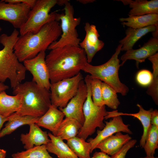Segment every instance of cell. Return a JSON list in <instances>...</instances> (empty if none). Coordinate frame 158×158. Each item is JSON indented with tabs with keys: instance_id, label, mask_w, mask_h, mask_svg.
Segmentation results:
<instances>
[{
	"instance_id": "obj_1",
	"label": "cell",
	"mask_w": 158,
	"mask_h": 158,
	"mask_svg": "<svg viewBox=\"0 0 158 158\" xmlns=\"http://www.w3.org/2000/svg\"><path fill=\"white\" fill-rule=\"evenodd\" d=\"M45 61L51 83L75 76L87 63L84 50L71 45L50 50L46 56Z\"/></svg>"
},
{
	"instance_id": "obj_2",
	"label": "cell",
	"mask_w": 158,
	"mask_h": 158,
	"mask_svg": "<svg viewBox=\"0 0 158 158\" xmlns=\"http://www.w3.org/2000/svg\"><path fill=\"white\" fill-rule=\"evenodd\" d=\"M58 21L48 23L35 33L28 32L18 36L15 44L14 52L21 62L32 59L40 52L45 51L61 34Z\"/></svg>"
},
{
	"instance_id": "obj_3",
	"label": "cell",
	"mask_w": 158,
	"mask_h": 158,
	"mask_svg": "<svg viewBox=\"0 0 158 158\" xmlns=\"http://www.w3.org/2000/svg\"><path fill=\"white\" fill-rule=\"evenodd\" d=\"M19 33L15 29L9 35L4 33L0 36V43L3 46L0 50V82L4 83L8 80L13 89L25 79L26 71L13 49Z\"/></svg>"
},
{
	"instance_id": "obj_4",
	"label": "cell",
	"mask_w": 158,
	"mask_h": 158,
	"mask_svg": "<svg viewBox=\"0 0 158 158\" xmlns=\"http://www.w3.org/2000/svg\"><path fill=\"white\" fill-rule=\"evenodd\" d=\"M13 94L22 97L21 107L16 112L20 116L41 117L51 104L49 90L40 87L32 80L19 84L13 89Z\"/></svg>"
},
{
	"instance_id": "obj_5",
	"label": "cell",
	"mask_w": 158,
	"mask_h": 158,
	"mask_svg": "<svg viewBox=\"0 0 158 158\" xmlns=\"http://www.w3.org/2000/svg\"><path fill=\"white\" fill-rule=\"evenodd\" d=\"M122 47V45L119 44L110 59L105 63L93 66L87 62L82 70L108 84L117 93L126 96L129 92V88L121 82L118 76L121 65L118 56Z\"/></svg>"
},
{
	"instance_id": "obj_6",
	"label": "cell",
	"mask_w": 158,
	"mask_h": 158,
	"mask_svg": "<svg viewBox=\"0 0 158 158\" xmlns=\"http://www.w3.org/2000/svg\"><path fill=\"white\" fill-rule=\"evenodd\" d=\"M87 94L83 108L84 122L77 136L85 140L92 135L98 128L102 130L104 127V123L105 117L107 115L105 105L98 106L93 102L91 95L90 83L88 76L85 77Z\"/></svg>"
},
{
	"instance_id": "obj_7",
	"label": "cell",
	"mask_w": 158,
	"mask_h": 158,
	"mask_svg": "<svg viewBox=\"0 0 158 158\" xmlns=\"http://www.w3.org/2000/svg\"><path fill=\"white\" fill-rule=\"evenodd\" d=\"M57 2L58 0H37L29 12L26 21L19 29L20 35L28 32L35 33L46 24L59 20L61 14L56 12L49 13Z\"/></svg>"
},
{
	"instance_id": "obj_8",
	"label": "cell",
	"mask_w": 158,
	"mask_h": 158,
	"mask_svg": "<svg viewBox=\"0 0 158 158\" xmlns=\"http://www.w3.org/2000/svg\"><path fill=\"white\" fill-rule=\"evenodd\" d=\"M68 1L64 5V13L61 14L59 18L62 32L61 37L49 46V50L67 45L79 47L80 40L76 27L80 24L81 18L74 17L73 6Z\"/></svg>"
},
{
	"instance_id": "obj_9",
	"label": "cell",
	"mask_w": 158,
	"mask_h": 158,
	"mask_svg": "<svg viewBox=\"0 0 158 158\" xmlns=\"http://www.w3.org/2000/svg\"><path fill=\"white\" fill-rule=\"evenodd\" d=\"M83 80V75L80 72L71 78L51 83V104L59 108L65 107L76 94L80 83Z\"/></svg>"
},
{
	"instance_id": "obj_10",
	"label": "cell",
	"mask_w": 158,
	"mask_h": 158,
	"mask_svg": "<svg viewBox=\"0 0 158 158\" xmlns=\"http://www.w3.org/2000/svg\"><path fill=\"white\" fill-rule=\"evenodd\" d=\"M46 56L45 51H41L34 58L24 61L23 64L26 71L32 75V81L40 87L49 90L51 82Z\"/></svg>"
},
{
	"instance_id": "obj_11",
	"label": "cell",
	"mask_w": 158,
	"mask_h": 158,
	"mask_svg": "<svg viewBox=\"0 0 158 158\" xmlns=\"http://www.w3.org/2000/svg\"><path fill=\"white\" fill-rule=\"evenodd\" d=\"M31 10L24 3L11 4L0 1V20L8 22L16 28L20 29L26 21Z\"/></svg>"
},
{
	"instance_id": "obj_12",
	"label": "cell",
	"mask_w": 158,
	"mask_h": 158,
	"mask_svg": "<svg viewBox=\"0 0 158 158\" xmlns=\"http://www.w3.org/2000/svg\"><path fill=\"white\" fill-rule=\"evenodd\" d=\"M87 94V88L84 80L80 83L76 94L68 102L66 107L59 108L66 117H70L78 121L82 125L84 118L83 108Z\"/></svg>"
},
{
	"instance_id": "obj_13",
	"label": "cell",
	"mask_w": 158,
	"mask_h": 158,
	"mask_svg": "<svg viewBox=\"0 0 158 158\" xmlns=\"http://www.w3.org/2000/svg\"><path fill=\"white\" fill-rule=\"evenodd\" d=\"M84 28L85 36L83 40L80 42L79 47L84 51L87 62L90 63L96 54L103 47L104 43L99 39L100 35L95 25L86 22Z\"/></svg>"
},
{
	"instance_id": "obj_14",
	"label": "cell",
	"mask_w": 158,
	"mask_h": 158,
	"mask_svg": "<svg viewBox=\"0 0 158 158\" xmlns=\"http://www.w3.org/2000/svg\"><path fill=\"white\" fill-rule=\"evenodd\" d=\"M112 118V119L109 121H105V126L102 130H97V135L95 138L89 140L91 146V153L100 142L114 133L123 132L128 134H132L129 128V125L124 123L121 116H116Z\"/></svg>"
},
{
	"instance_id": "obj_15",
	"label": "cell",
	"mask_w": 158,
	"mask_h": 158,
	"mask_svg": "<svg viewBox=\"0 0 158 158\" xmlns=\"http://www.w3.org/2000/svg\"><path fill=\"white\" fill-rule=\"evenodd\" d=\"M158 51V37L151 38L140 48L133 49L126 51L121 58L123 66L128 60H134L136 61L138 66L139 63L144 62L145 59L157 53Z\"/></svg>"
},
{
	"instance_id": "obj_16",
	"label": "cell",
	"mask_w": 158,
	"mask_h": 158,
	"mask_svg": "<svg viewBox=\"0 0 158 158\" xmlns=\"http://www.w3.org/2000/svg\"><path fill=\"white\" fill-rule=\"evenodd\" d=\"M29 125V132L22 133L20 136V140L24 145L25 149L26 150L35 146L46 145L50 141L47 131H43L35 123Z\"/></svg>"
},
{
	"instance_id": "obj_17",
	"label": "cell",
	"mask_w": 158,
	"mask_h": 158,
	"mask_svg": "<svg viewBox=\"0 0 158 158\" xmlns=\"http://www.w3.org/2000/svg\"><path fill=\"white\" fill-rule=\"evenodd\" d=\"M137 106L139 108L138 112L135 113H127L118 112L115 110L111 111H107V115L105 117L106 119L116 116H130L138 119L141 122L143 127V133L140 140V146L143 148L145 143L148 130L151 125L150 118L152 109L149 110L145 109L142 106L138 104Z\"/></svg>"
},
{
	"instance_id": "obj_18",
	"label": "cell",
	"mask_w": 158,
	"mask_h": 158,
	"mask_svg": "<svg viewBox=\"0 0 158 158\" xmlns=\"http://www.w3.org/2000/svg\"><path fill=\"white\" fill-rule=\"evenodd\" d=\"M129 134L119 132L103 140L97 145L96 148L108 155H113L131 139Z\"/></svg>"
},
{
	"instance_id": "obj_19",
	"label": "cell",
	"mask_w": 158,
	"mask_h": 158,
	"mask_svg": "<svg viewBox=\"0 0 158 158\" xmlns=\"http://www.w3.org/2000/svg\"><path fill=\"white\" fill-rule=\"evenodd\" d=\"M64 116L62 111L51 104L47 111L39 118L35 124L39 127L49 130L54 135Z\"/></svg>"
},
{
	"instance_id": "obj_20",
	"label": "cell",
	"mask_w": 158,
	"mask_h": 158,
	"mask_svg": "<svg viewBox=\"0 0 158 158\" xmlns=\"http://www.w3.org/2000/svg\"><path fill=\"white\" fill-rule=\"evenodd\" d=\"M124 5H129L131 9L128 13V16H139L147 14H158V0H117Z\"/></svg>"
},
{
	"instance_id": "obj_21",
	"label": "cell",
	"mask_w": 158,
	"mask_h": 158,
	"mask_svg": "<svg viewBox=\"0 0 158 158\" xmlns=\"http://www.w3.org/2000/svg\"><path fill=\"white\" fill-rule=\"evenodd\" d=\"M158 30V25H151L141 28L128 27L126 30V36L119 41L122 45L121 51H127L133 49L136 42L143 36L149 32Z\"/></svg>"
},
{
	"instance_id": "obj_22",
	"label": "cell",
	"mask_w": 158,
	"mask_h": 158,
	"mask_svg": "<svg viewBox=\"0 0 158 158\" xmlns=\"http://www.w3.org/2000/svg\"><path fill=\"white\" fill-rule=\"evenodd\" d=\"M22 97L17 94L11 96L7 95L5 91L0 92V114L8 118L17 112L22 104Z\"/></svg>"
},
{
	"instance_id": "obj_23",
	"label": "cell",
	"mask_w": 158,
	"mask_h": 158,
	"mask_svg": "<svg viewBox=\"0 0 158 158\" xmlns=\"http://www.w3.org/2000/svg\"><path fill=\"white\" fill-rule=\"evenodd\" d=\"M48 134L50 140L45 145L49 152L55 154L58 158H78L63 140L50 133Z\"/></svg>"
},
{
	"instance_id": "obj_24",
	"label": "cell",
	"mask_w": 158,
	"mask_h": 158,
	"mask_svg": "<svg viewBox=\"0 0 158 158\" xmlns=\"http://www.w3.org/2000/svg\"><path fill=\"white\" fill-rule=\"evenodd\" d=\"M40 117L29 115L21 116L16 113L13 114L7 118V123L0 132V138L11 133L23 125L35 123Z\"/></svg>"
},
{
	"instance_id": "obj_25",
	"label": "cell",
	"mask_w": 158,
	"mask_h": 158,
	"mask_svg": "<svg viewBox=\"0 0 158 158\" xmlns=\"http://www.w3.org/2000/svg\"><path fill=\"white\" fill-rule=\"evenodd\" d=\"M119 20L123 25L134 29L141 28L151 25H158V14L129 16L127 18H120Z\"/></svg>"
},
{
	"instance_id": "obj_26",
	"label": "cell",
	"mask_w": 158,
	"mask_h": 158,
	"mask_svg": "<svg viewBox=\"0 0 158 158\" xmlns=\"http://www.w3.org/2000/svg\"><path fill=\"white\" fill-rule=\"evenodd\" d=\"M82 126L76 119L70 117H66L53 135L67 141L77 136Z\"/></svg>"
},
{
	"instance_id": "obj_27",
	"label": "cell",
	"mask_w": 158,
	"mask_h": 158,
	"mask_svg": "<svg viewBox=\"0 0 158 158\" xmlns=\"http://www.w3.org/2000/svg\"><path fill=\"white\" fill-rule=\"evenodd\" d=\"M67 144L78 158H90L91 146L90 142L76 136L67 140Z\"/></svg>"
},
{
	"instance_id": "obj_28",
	"label": "cell",
	"mask_w": 158,
	"mask_h": 158,
	"mask_svg": "<svg viewBox=\"0 0 158 158\" xmlns=\"http://www.w3.org/2000/svg\"><path fill=\"white\" fill-rule=\"evenodd\" d=\"M151 62L153 69L152 79L148 86L147 94L151 96L156 105L158 104V53L157 52L148 58Z\"/></svg>"
},
{
	"instance_id": "obj_29",
	"label": "cell",
	"mask_w": 158,
	"mask_h": 158,
	"mask_svg": "<svg viewBox=\"0 0 158 158\" xmlns=\"http://www.w3.org/2000/svg\"><path fill=\"white\" fill-rule=\"evenodd\" d=\"M101 89L104 105L114 110H116L120 104L116 92L111 86L104 82L102 83Z\"/></svg>"
},
{
	"instance_id": "obj_30",
	"label": "cell",
	"mask_w": 158,
	"mask_h": 158,
	"mask_svg": "<svg viewBox=\"0 0 158 158\" xmlns=\"http://www.w3.org/2000/svg\"><path fill=\"white\" fill-rule=\"evenodd\" d=\"M12 158H54L49 154L45 145L35 146L12 154Z\"/></svg>"
},
{
	"instance_id": "obj_31",
	"label": "cell",
	"mask_w": 158,
	"mask_h": 158,
	"mask_svg": "<svg viewBox=\"0 0 158 158\" xmlns=\"http://www.w3.org/2000/svg\"><path fill=\"white\" fill-rule=\"evenodd\" d=\"M143 148L146 156H154L155 150L158 148V127L151 125Z\"/></svg>"
},
{
	"instance_id": "obj_32",
	"label": "cell",
	"mask_w": 158,
	"mask_h": 158,
	"mask_svg": "<svg viewBox=\"0 0 158 158\" xmlns=\"http://www.w3.org/2000/svg\"><path fill=\"white\" fill-rule=\"evenodd\" d=\"M89 80L92 97L93 103L98 106L105 105L102 98L101 84L102 81L100 80L87 75Z\"/></svg>"
},
{
	"instance_id": "obj_33",
	"label": "cell",
	"mask_w": 158,
	"mask_h": 158,
	"mask_svg": "<svg viewBox=\"0 0 158 158\" xmlns=\"http://www.w3.org/2000/svg\"><path fill=\"white\" fill-rule=\"evenodd\" d=\"M152 79V74L150 71L146 69L139 71L136 76L138 83L142 86H148Z\"/></svg>"
},
{
	"instance_id": "obj_34",
	"label": "cell",
	"mask_w": 158,
	"mask_h": 158,
	"mask_svg": "<svg viewBox=\"0 0 158 158\" xmlns=\"http://www.w3.org/2000/svg\"><path fill=\"white\" fill-rule=\"evenodd\" d=\"M136 142V140L131 139L118 152L111 155L110 158H125L128 151L134 146Z\"/></svg>"
},
{
	"instance_id": "obj_35",
	"label": "cell",
	"mask_w": 158,
	"mask_h": 158,
	"mask_svg": "<svg viewBox=\"0 0 158 158\" xmlns=\"http://www.w3.org/2000/svg\"><path fill=\"white\" fill-rule=\"evenodd\" d=\"M4 2L11 4H17L24 3L29 5L31 9L35 5L37 0H2Z\"/></svg>"
},
{
	"instance_id": "obj_36",
	"label": "cell",
	"mask_w": 158,
	"mask_h": 158,
	"mask_svg": "<svg viewBox=\"0 0 158 158\" xmlns=\"http://www.w3.org/2000/svg\"><path fill=\"white\" fill-rule=\"evenodd\" d=\"M150 121L151 125L158 127V111L157 109L152 111Z\"/></svg>"
},
{
	"instance_id": "obj_37",
	"label": "cell",
	"mask_w": 158,
	"mask_h": 158,
	"mask_svg": "<svg viewBox=\"0 0 158 158\" xmlns=\"http://www.w3.org/2000/svg\"><path fill=\"white\" fill-rule=\"evenodd\" d=\"M108 155L102 152H96L94 153L92 158H110Z\"/></svg>"
},
{
	"instance_id": "obj_38",
	"label": "cell",
	"mask_w": 158,
	"mask_h": 158,
	"mask_svg": "<svg viewBox=\"0 0 158 158\" xmlns=\"http://www.w3.org/2000/svg\"><path fill=\"white\" fill-rule=\"evenodd\" d=\"M7 121V118L5 117L2 116L0 114V132L1 130V129L3 127L4 123Z\"/></svg>"
},
{
	"instance_id": "obj_39",
	"label": "cell",
	"mask_w": 158,
	"mask_h": 158,
	"mask_svg": "<svg viewBox=\"0 0 158 158\" xmlns=\"http://www.w3.org/2000/svg\"><path fill=\"white\" fill-rule=\"evenodd\" d=\"M9 88V87L5 84L4 83L0 82V92L3 91H5Z\"/></svg>"
},
{
	"instance_id": "obj_40",
	"label": "cell",
	"mask_w": 158,
	"mask_h": 158,
	"mask_svg": "<svg viewBox=\"0 0 158 158\" xmlns=\"http://www.w3.org/2000/svg\"><path fill=\"white\" fill-rule=\"evenodd\" d=\"M6 155V151L4 149H0V158H5Z\"/></svg>"
},
{
	"instance_id": "obj_41",
	"label": "cell",
	"mask_w": 158,
	"mask_h": 158,
	"mask_svg": "<svg viewBox=\"0 0 158 158\" xmlns=\"http://www.w3.org/2000/svg\"><path fill=\"white\" fill-rule=\"evenodd\" d=\"M79 2L83 4L92 3L95 1L94 0H78Z\"/></svg>"
},
{
	"instance_id": "obj_42",
	"label": "cell",
	"mask_w": 158,
	"mask_h": 158,
	"mask_svg": "<svg viewBox=\"0 0 158 158\" xmlns=\"http://www.w3.org/2000/svg\"><path fill=\"white\" fill-rule=\"evenodd\" d=\"M140 158H158V157H155L154 156H146V157H140Z\"/></svg>"
},
{
	"instance_id": "obj_43",
	"label": "cell",
	"mask_w": 158,
	"mask_h": 158,
	"mask_svg": "<svg viewBox=\"0 0 158 158\" xmlns=\"http://www.w3.org/2000/svg\"><path fill=\"white\" fill-rule=\"evenodd\" d=\"M2 29V28L1 27H0V32L1 31Z\"/></svg>"
}]
</instances>
